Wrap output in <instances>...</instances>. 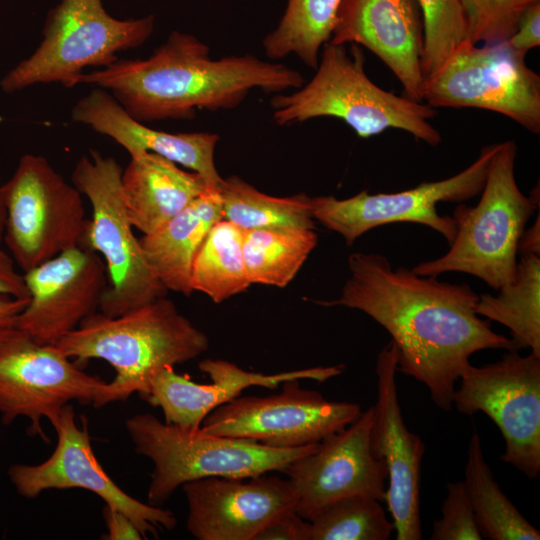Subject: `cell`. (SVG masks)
Wrapping results in <instances>:
<instances>
[{
  "label": "cell",
  "mask_w": 540,
  "mask_h": 540,
  "mask_svg": "<svg viewBox=\"0 0 540 540\" xmlns=\"http://www.w3.org/2000/svg\"><path fill=\"white\" fill-rule=\"evenodd\" d=\"M340 296L317 304L357 309L391 336L397 371L424 384L435 405L452 409V398L470 357L485 349L515 351L512 340L495 332L475 312L479 295L468 284L392 268L387 257L355 252Z\"/></svg>",
  "instance_id": "1"
},
{
  "label": "cell",
  "mask_w": 540,
  "mask_h": 540,
  "mask_svg": "<svg viewBox=\"0 0 540 540\" xmlns=\"http://www.w3.org/2000/svg\"><path fill=\"white\" fill-rule=\"evenodd\" d=\"M304 83L299 71L252 54L212 59L207 44L174 31L148 58L117 59L82 73L74 85L103 88L134 119L150 122L191 119L197 109L231 110L253 89L280 94Z\"/></svg>",
  "instance_id": "2"
},
{
  "label": "cell",
  "mask_w": 540,
  "mask_h": 540,
  "mask_svg": "<svg viewBox=\"0 0 540 540\" xmlns=\"http://www.w3.org/2000/svg\"><path fill=\"white\" fill-rule=\"evenodd\" d=\"M55 346L77 363L101 359L113 367L101 408L136 392L142 397L158 371L199 357L209 339L164 296L116 317L95 312Z\"/></svg>",
  "instance_id": "3"
},
{
  "label": "cell",
  "mask_w": 540,
  "mask_h": 540,
  "mask_svg": "<svg viewBox=\"0 0 540 540\" xmlns=\"http://www.w3.org/2000/svg\"><path fill=\"white\" fill-rule=\"evenodd\" d=\"M316 72L308 83L291 93L275 94L270 101L278 126H289L320 117L344 121L361 138L394 128L410 133L430 146L442 138L429 122L436 115L427 103L398 96L375 84L364 69L358 45L327 42Z\"/></svg>",
  "instance_id": "4"
},
{
  "label": "cell",
  "mask_w": 540,
  "mask_h": 540,
  "mask_svg": "<svg viewBox=\"0 0 540 540\" xmlns=\"http://www.w3.org/2000/svg\"><path fill=\"white\" fill-rule=\"evenodd\" d=\"M516 154L513 140L498 144L479 202L454 209L456 234L449 250L439 258L419 263L412 272L432 277L467 273L495 290L514 281L519 241L539 206L538 189L526 196L517 185Z\"/></svg>",
  "instance_id": "5"
},
{
  "label": "cell",
  "mask_w": 540,
  "mask_h": 540,
  "mask_svg": "<svg viewBox=\"0 0 540 540\" xmlns=\"http://www.w3.org/2000/svg\"><path fill=\"white\" fill-rule=\"evenodd\" d=\"M125 426L136 452L153 463L148 501L156 506L167 501L177 488L194 480L282 472L317 445L271 447L249 439L214 435L201 427L182 428L162 422L151 413L132 416Z\"/></svg>",
  "instance_id": "6"
},
{
  "label": "cell",
  "mask_w": 540,
  "mask_h": 540,
  "mask_svg": "<svg viewBox=\"0 0 540 540\" xmlns=\"http://www.w3.org/2000/svg\"><path fill=\"white\" fill-rule=\"evenodd\" d=\"M153 29V16L119 20L102 0H61L47 15L39 46L1 79L0 87L5 93L43 83L73 87L84 68L114 63L119 52L144 44Z\"/></svg>",
  "instance_id": "7"
},
{
  "label": "cell",
  "mask_w": 540,
  "mask_h": 540,
  "mask_svg": "<svg viewBox=\"0 0 540 540\" xmlns=\"http://www.w3.org/2000/svg\"><path fill=\"white\" fill-rule=\"evenodd\" d=\"M122 171L113 157L90 150L72 173L74 186L92 207L85 245L104 259L108 285L98 310L109 317L125 314L168 292L149 268L134 235L121 194Z\"/></svg>",
  "instance_id": "8"
},
{
  "label": "cell",
  "mask_w": 540,
  "mask_h": 540,
  "mask_svg": "<svg viewBox=\"0 0 540 540\" xmlns=\"http://www.w3.org/2000/svg\"><path fill=\"white\" fill-rule=\"evenodd\" d=\"M3 241L25 272L63 251L83 246L89 219L82 193L40 155H23L2 184Z\"/></svg>",
  "instance_id": "9"
},
{
  "label": "cell",
  "mask_w": 540,
  "mask_h": 540,
  "mask_svg": "<svg viewBox=\"0 0 540 540\" xmlns=\"http://www.w3.org/2000/svg\"><path fill=\"white\" fill-rule=\"evenodd\" d=\"M433 108H476L502 114L540 133V76L505 42L460 44L424 82Z\"/></svg>",
  "instance_id": "10"
},
{
  "label": "cell",
  "mask_w": 540,
  "mask_h": 540,
  "mask_svg": "<svg viewBox=\"0 0 540 540\" xmlns=\"http://www.w3.org/2000/svg\"><path fill=\"white\" fill-rule=\"evenodd\" d=\"M106 384L55 345L36 342L14 324L0 327V414L5 425L20 416L29 418V433L47 441L42 418L54 426L71 400L96 407Z\"/></svg>",
  "instance_id": "11"
},
{
  "label": "cell",
  "mask_w": 540,
  "mask_h": 540,
  "mask_svg": "<svg viewBox=\"0 0 540 540\" xmlns=\"http://www.w3.org/2000/svg\"><path fill=\"white\" fill-rule=\"evenodd\" d=\"M452 405L458 412H483L499 428L503 462L530 479L540 473V357L508 351L493 363L461 374Z\"/></svg>",
  "instance_id": "12"
},
{
  "label": "cell",
  "mask_w": 540,
  "mask_h": 540,
  "mask_svg": "<svg viewBox=\"0 0 540 540\" xmlns=\"http://www.w3.org/2000/svg\"><path fill=\"white\" fill-rule=\"evenodd\" d=\"M498 144L485 146L478 158L461 172L444 180L423 182L394 193L370 194L367 190L345 199L311 198L312 217L351 246L373 228L391 223H417L440 233L450 245L456 234L452 216L437 211L440 202H463L481 193L490 161Z\"/></svg>",
  "instance_id": "13"
},
{
  "label": "cell",
  "mask_w": 540,
  "mask_h": 540,
  "mask_svg": "<svg viewBox=\"0 0 540 540\" xmlns=\"http://www.w3.org/2000/svg\"><path fill=\"white\" fill-rule=\"evenodd\" d=\"M299 381L283 382L282 390L270 396L240 395L210 412L201 428L214 435L294 448L319 443L362 412L357 403L328 400L302 388Z\"/></svg>",
  "instance_id": "14"
},
{
  "label": "cell",
  "mask_w": 540,
  "mask_h": 540,
  "mask_svg": "<svg viewBox=\"0 0 540 540\" xmlns=\"http://www.w3.org/2000/svg\"><path fill=\"white\" fill-rule=\"evenodd\" d=\"M79 427L72 405H65L53 426L57 445L51 456L37 465L14 464L8 474L17 492L37 497L49 489L80 488L93 492L134 523L144 539L162 530H172L177 519L172 511L143 503L124 492L98 462L90 442L87 420Z\"/></svg>",
  "instance_id": "15"
},
{
  "label": "cell",
  "mask_w": 540,
  "mask_h": 540,
  "mask_svg": "<svg viewBox=\"0 0 540 540\" xmlns=\"http://www.w3.org/2000/svg\"><path fill=\"white\" fill-rule=\"evenodd\" d=\"M372 420L373 406L283 469L296 497L295 511L302 518L310 520L332 502L354 495L384 502L387 468L371 451Z\"/></svg>",
  "instance_id": "16"
},
{
  "label": "cell",
  "mask_w": 540,
  "mask_h": 540,
  "mask_svg": "<svg viewBox=\"0 0 540 540\" xmlns=\"http://www.w3.org/2000/svg\"><path fill=\"white\" fill-rule=\"evenodd\" d=\"M23 277L30 299L14 325L45 345H55L97 312L108 285L104 261L87 245L63 251Z\"/></svg>",
  "instance_id": "17"
},
{
  "label": "cell",
  "mask_w": 540,
  "mask_h": 540,
  "mask_svg": "<svg viewBox=\"0 0 540 540\" xmlns=\"http://www.w3.org/2000/svg\"><path fill=\"white\" fill-rule=\"evenodd\" d=\"M377 400L373 406L370 446L387 468L385 502L392 516L397 540L422 538L420 481L425 444L403 419L395 373L396 347L390 341L376 362Z\"/></svg>",
  "instance_id": "18"
},
{
  "label": "cell",
  "mask_w": 540,
  "mask_h": 540,
  "mask_svg": "<svg viewBox=\"0 0 540 540\" xmlns=\"http://www.w3.org/2000/svg\"><path fill=\"white\" fill-rule=\"evenodd\" d=\"M188 532L198 540H255L280 515L295 510L288 479L265 474L207 477L182 485Z\"/></svg>",
  "instance_id": "19"
},
{
  "label": "cell",
  "mask_w": 540,
  "mask_h": 540,
  "mask_svg": "<svg viewBox=\"0 0 540 540\" xmlns=\"http://www.w3.org/2000/svg\"><path fill=\"white\" fill-rule=\"evenodd\" d=\"M329 42L367 48L393 72L406 97L423 102V24L416 0H342Z\"/></svg>",
  "instance_id": "20"
},
{
  "label": "cell",
  "mask_w": 540,
  "mask_h": 540,
  "mask_svg": "<svg viewBox=\"0 0 540 540\" xmlns=\"http://www.w3.org/2000/svg\"><path fill=\"white\" fill-rule=\"evenodd\" d=\"M198 367L209 376L210 383L194 382L187 375L178 374L173 366L161 369L151 378L142 398L161 409L166 423L197 429L210 412L240 396L248 387L275 389L294 379L325 382L345 369L340 364L263 374L246 371L230 361L210 358L200 361Z\"/></svg>",
  "instance_id": "21"
},
{
  "label": "cell",
  "mask_w": 540,
  "mask_h": 540,
  "mask_svg": "<svg viewBox=\"0 0 540 540\" xmlns=\"http://www.w3.org/2000/svg\"><path fill=\"white\" fill-rule=\"evenodd\" d=\"M71 117L113 139L130 157L144 152L157 154L200 174L210 188H220L223 178L214 159L220 140L216 133H169L150 128L134 119L110 92L100 87L76 102Z\"/></svg>",
  "instance_id": "22"
},
{
  "label": "cell",
  "mask_w": 540,
  "mask_h": 540,
  "mask_svg": "<svg viewBox=\"0 0 540 540\" xmlns=\"http://www.w3.org/2000/svg\"><path fill=\"white\" fill-rule=\"evenodd\" d=\"M120 186L128 218L143 235L158 231L212 189L200 174L150 152L130 157Z\"/></svg>",
  "instance_id": "23"
},
{
  "label": "cell",
  "mask_w": 540,
  "mask_h": 540,
  "mask_svg": "<svg viewBox=\"0 0 540 540\" xmlns=\"http://www.w3.org/2000/svg\"><path fill=\"white\" fill-rule=\"evenodd\" d=\"M223 219L220 191L209 189L161 229L139 238L144 258L166 288L191 295V266L209 230Z\"/></svg>",
  "instance_id": "24"
},
{
  "label": "cell",
  "mask_w": 540,
  "mask_h": 540,
  "mask_svg": "<svg viewBox=\"0 0 540 540\" xmlns=\"http://www.w3.org/2000/svg\"><path fill=\"white\" fill-rule=\"evenodd\" d=\"M519 255L514 281L496 296L479 295L475 312L506 326L515 351L529 348L540 357V254Z\"/></svg>",
  "instance_id": "25"
},
{
  "label": "cell",
  "mask_w": 540,
  "mask_h": 540,
  "mask_svg": "<svg viewBox=\"0 0 540 540\" xmlns=\"http://www.w3.org/2000/svg\"><path fill=\"white\" fill-rule=\"evenodd\" d=\"M462 484L483 538L540 539V532L521 514L494 479L476 431L470 437Z\"/></svg>",
  "instance_id": "26"
},
{
  "label": "cell",
  "mask_w": 540,
  "mask_h": 540,
  "mask_svg": "<svg viewBox=\"0 0 540 540\" xmlns=\"http://www.w3.org/2000/svg\"><path fill=\"white\" fill-rule=\"evenodd\" d=\"M250 285L243 255V230L222 219L209 230L194 257L191 289L221 303Z\"/></svg>",
  "instance_id": "27"
},
{
  "label": "cell",
  "mask_w": 540,
  "mask_h": 540,
  "mask_svg": "<svg viewBox=\"0 0 540 540\" xmlns=\"http://www.w3.org/2000/svg\"><path fill=\"white\" fill-rule=\"evenodd\" d=\"M317 242L314 229L260 228L243 231V255L251 284L286 287Z\"/></svg>",
  "instance_id": "28"
},
{
  "label": "cell",
  "mask_w": 540,
  "mask_h": 540,
  "mask_svg": "<svg viewBox=\"0 0 540 540\" xmlns=\"http://www.w3.org/2000/svg\"><path fill=\"white\" fill-rule=\"evenodd\" d=\"M342 0H288L278 26L263 41L265 55L271 61L295 55L316 69L320 50L330 41Z\"/></svg>",
  "instance_id": "29"
},
{
  "label": "cell",
  "mask_w": 540,
  "mask_h": 540,
  "mask_svg": "<svg viewBox=\"0 0 540 540\" xmlns=\"http://www.w3.org/2000/svg\"><path fill=\"white\" fill-rule=\"evenodd\" d=\"M223 219L243 231L260 228L314 229L311 198L305 193L275 197L259 191L237 175L223 178L220 188Z\"/></svg>",
  "instance_id": "30"
},
{
  "label": "cell",
  "mask_w": 540,
  "mask_h": 540,
  "mask_svg": "<svg viewBox=\"0 0 540 540\" xmlns=\"http://www.w3.org/2000/svg\"><path fill=\"white\" fill-rule=\"evenodd\" d=\"M308 522V540H388L395 530L382 502L363 495L336 500Z\"/></svg>",
  "instance_id": "31"
},
{
  "label": "cell",
  "mask_w": 540,
  "mask_h": 540,
  "mask_svg": "<svg viewBox=\"0 0 540 540\" xmlns=\"http://www.w3.org/2000/svg\"><path fill=\"white\" fill-rule=\"evenodd\" d=\"M423 24L422 70L434 74L452 52L467 40L465 17L459 0H416Z\"/></svg>",
  "instance_id": "32"
},
{
  "label": "cell",
  "mask_w": 540,
  "mask_h": 540,
  "mask_svg": "<svg viewBox=\"0 0 540 540\" xmlns=\"http://www.w3.org/2000/svg\"><path fill=\"white\" fill-rule=\"evenodd\" d=\"M473 44L505 42L516 31L524 12L540 0H459Z\"/></svg>",
  "instance_id": "33"
},
{
  "label": "cell",
  "mask_w": 540,
  "mask_h": 540,
  "mask_svg": "<svg viewBox=\"0 0 540 540\" xmlns=\"http://www.w3.org/2000/svg\"><path fill=\"white\" fill-rule=\"evenodd\" d=\"M442 504V516L433 522L431 540L483 539L462 481L449 482Z\"/></svg>",
  "instance_id": "34"
},
{
  "label": "cell",
  "mask_w": 540,
  "mask_h": 540,
  "mask_svg": "<svg viewBox=\"0 0 540 540\" xmlns=\"http://www.w3.org/2000/svg\"><path fill=\"white\" fill-rule=\"evenodd\" d=\"M505 43L522 55L540 45V2L531 5L522 15L516 31Z\"/></svg>",
  "instance_id": "35"
},
{
  "label": "cell",
  "mask_w": 540,
  "mask_h": 540,
  "mask_svg": "<svg viewBox=\"0 0 540 540\" xmlns=\"http://www.w3.org/2000/svg\"><path fill=\"white\" fill-rule=\"evenodd\" d=\"M308 527V520L291 510L269 523L255 540H308Z\"/></svg>",
  "instance_id": "36"
},
{
  "label": "cell",
  "mask_w": 540,
  "mask_h": 540,
  "mask_svg": "<svg viewBox=\"0 0 540 540\" xmlns=\"http://www.w3.org/2000/svg\"><path fill=\"white\" fill-rule=\"evenodd\" d=\"M0 296L18 299L30 298L23 275L15 268V261L10 254L0 247Z\"/></svg>",
  "instance_id": "37"
},
{
  "label": "cell",
  "mask_w": 540,
  "mask_h": 540,
  "mask_svg": "<svg viewBox=\"0 0 540 540\" xmlns=\"http://www.w3.org/2000/svg\"><path fill=\"white\" fill-rule=\"evenodd\" d=\"M103 516L107 526V540H141L144 539L134 523L120 510L108 505L103 508Z\"/></svg>",
  "instance_id": "38"
},
{
  "label": "cell",
  "mask_w": 540,
  "mask_h": 540,
  "mask_svg": "<svg viewBox=\"0 0 540 540\" xmlns=\"http://www.w3.org/2000/svg\"><path fill=\"white\" fill-rule=\"evenodd\" d=\"M29 299L0 296V327L15 324L17 316L24 310Z\"/></svg>",
  "instance_id": "39"
},
{
  "label": "cell",
  "mask_w": 540,
  "mask_h": 540,
  "mask_svg": "<svg viewBox=\"0 0 540 540\" xmlns=\"http://www.w3.org/2000/svg\"><path fill=\"white\" fill-rule=\"evenodd\" d=\"M540 216L537 215V220L534 224L525 229L518 246V254L521 253H538L540 254Z\"/></svg>",
  "instance_id": "40"
},
{
  "label": "cell",
  "mask_w": 540,
  "mask_h": 540,
  "mask_svg": "<svg viewBox=\"0 0 540 540\" xmlns=\"http://www.w3.org/2000/svg\"><path fill=\"white\" fill-rule=\"evenodd\" d=\"M6 211L2 197V184L0 183V243L3 241Z\"/></svg>",
  "instance_id": "41"
}]
</instances>
